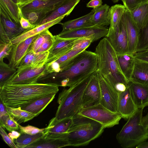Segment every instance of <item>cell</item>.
I'll return each instance as SVG.
<instances>
[{
  "mask_svg": "<svg viewBox=\"0 0 148 148\" xmlns=\"http://www.w3.org/2000/svg\"><path fill=\"white\" fill-rule=\"evenodd\" d=\"M98 69L97 55L86 50L78 54L62 71L46 75L37 82L69 87L97 72Z\"/></svg>",
  "mask_w": 148,
  "mask_h": 148,
  "instance_id": "6da1fadb",
  "label": "cell"
},
{
  "mask_svg": "<svg viewBox=\"0 0 148 148\" xmlns=\"http://www.w3.org/2000/svg\"><path fill=\"white\" fill-rule=\"evenodd\" d=\"M58 87L51 84L37 82L5 85L0 86V100L6 106L21 108L37 99L56 94Z\"/></svg>",
  "mask_w": 148,
  "mask_h": 148,
  "instance_id": "7a4b0ae2",
  "label": "cell"
},
{
  "mask_svg": "<svg viewBox=\"0 0 148 148\" xmlns=\"http://www.w3.org/2000/svg\"><path fill=\"white\" fill-rule=\"evenodd\" d=\"M95 52L98 57L97 72L118 94L125 91L129 81L123 73L117 55L106 37L99 41Z\"/></svg>",
  "mask_w": 148,
  "mask_h": 148,
  "instance_id": "3957f363",
  "label": "cell"
},
{
  "mask_svg": "<svg viewBox=\"0 0 148 148\" xmlns=\"http://www.w3.org/2000/svg\"><path fill=\"white\" fill-rule=\"evenodd\" d=\"M104 129L99 122L77 114L73 117L71 127L61 138L66 139L70 146H86L99 137Z\"/></svg>",
  "mask_w": 148,
  "mask_h": 148,
  "instance_id": "277c9868",
  "label": "cell"
},
{
  "mask_svg": "<svg viewBox=\"0 0 148 148\" xmlns=\"http://www.w3.org/2000/svg\"><path fill=\"white\" fill-rule=\"evenodd\" d=\"M95 73L80 80L68 89L64 88L59 93L57 100L58 106L54 117L56 119L60 120L73 117L78 113L82 109L84 91Z\"/></svg>",
  "mask_w": 148,
  "mask_h": 148,
  "instance_id": "5b68a950",
  "label": "cell"
},
{
  "mask_svg": "<svg viewBox=\"0 0 148 148\" xmlns=\"http://www.w3.org/2000/svg\"><path fill=\"white\" fill-rule=\"evenodd\" d=\"M143 110L138 109L129 117L117 134L116 139L122 147H136L148 139V129L142 123Z\"/></svg>",
  "mask_w": 148,
  "mask_h": 148,
  "instance_id": "8992f818",
  "label": "cell"
},
{
  "mask_svg": "<svg viewBox=\"0 0 148 148\" xmlns=\"http://www.w3.org/2000/svg\"><path fill=\"white\" fill-rule=\"evenodd\" d=\"M78 114L99 122L105 128L112 127L119 124L122 118L119 113L112 112L100 103L82 108Z\"/></svg>",
  "mask_w": 148,
  "mask_h": 148,
  "instance_id": "52a82bcc",
  "label": "cell"
},
{
  "mask_svg": "<svg viewBox=\"0 0 148 148\" xmlns=\"http://www.w3.org/2000/svg\"><path fill=\"white\" fill-rule=\"evenodd\" d=\"M48 74L47 66L18 67L16 71L1 86L7 84H22L37 82L41 77Z\"/></svg>",
  "mask_w": 148,
  "mask_h": 148,
  "instance_id": "ba28073f",
  "label": "cell"
},
{
  "mask_svg": "<svg viewBox=\"0 0 148 148\" xmlns=\"http://www.w3.org/2000/svg\"><path fill=\"white\" fill-rule=\"evenodd\" d=\"M117 55L128 53V40L124 14L120 23L114 29H108L106 36Z\"/></svg>",
  "mask_w": 148,
  "mask_h": 148,
  "instance_id": "9c48e42d",
  "label": "cell"
},
{
  "mask_svg": "<svg viewBox=\"0 0 148 148\" xmlns=\"http://www.w3.org/2000/svg\"><path fill=\"white\" fill-rule=\"evenodd\" d=\"M108 31L107 27L93 26L61 32L58 35L65 38L89 39L93 42L105 37Z\"/></svg>",
  "mask_w": 148,
  "mask_h": 148,
  "instance_id": "30bf717a",
  "label": "cell"
},
{
  "mask_svg": "<svg viewBox=\"0 0 148 148\" xmlns=\"http://www.w3.org/2000/svg\"><path fill=\"white\" fill-rule=\"evenodd\" d=\"M54 37L55 40L52 47L48 51L49 55L45 63V66L68 52L80 39L63 38L58 35H54Z\"/></svg>",
  "mask_w": 148,
  "mask_h": 148,
  "instance_id": "8fae6325",
  "label": "cell"
},
{
  "mask_svg": "<svg viewBox=\"0 0 148 148\" xmlns=\"http://www.w3.org/2000/svg\"><path fill=\"white\" fill-rule=\"evenodd\" d=\"M101 98L100 103L114 112H117L119 94L97 72Z\"/></svg>",
  "mask_w": 148,
  "mask_h": 148,
  "instance_id": "7c38bea8",
  "label": "cell"
},
{
  "mask_svg": "<svg viewBox=\"0 0 148 148\" xmlns=\"http://www.w3.org/2000/svg\"><path fill=\"white\" fill-rule=\"evenodd\" d=\"M97 72L92 75L84 91L82 99V109L100 103L101 92Z\"/></svg>",
  "mask_w": 148,
  "mask_h": 148,
  "instance_id": "4fadbf2b",
  "label": "cell"
},
{
  "mask_svg": "<svg viewBox=\"0 0 148 148\" xmlns=\"http://www.w3.org/2000/svg\"><path fill=\"white\" fill-rule=\"evenodd\" d=\"M124 16L128 40V53L134 54L136 53L140 30L133 20L129 11L126 9Z\"/></svg>",
  "mask_w": 148,
  "mask_h": 148,
  "instance_id": "5bb4252c",
  "label": "cell"
},
{
  "mask_svg": "<svg viewBox=\"0 0 148 148\" xmlns=\"http://www.w3.org/2000/svg\"><path fill=\"white\" fill-rule=\"evenodd\" d=\"M36 36L29 38L18 43L13 44L10 54L7 59L9 64L16 69L21 62L28 52Z\"/></svg>",
  "mask_w": 148,
  "mask_h": 148,
  "instance_id": "9a60e30c",
  "label": "cell"
},
{
  "mask_svg": "<svg viewBox=\"0 0 148 148\" xmlns=\"http://www.w3.org/2000/svg\"><path fill=\"white\" fill-rule=\"evenodd\" d=\"M72 123L73 117L57 120L54 117L50 121L42 133L45 137L61 138L67 133Z\"/></svg>",
  "mask_w": 148,
  "mask_h": 148,
  "instance_id": "2e32d148",
  "label": "cell"
},
{
  "mask_svg": "<svg viewBox=\"0 0 148 148\" xmlns=\"http://www.w3.org/2000/svg\"><path fill=\"white\" fill-rule=\"evenodd\" d=\"M138 109L132 99L128 85L125 91L119 93L117 112L122 118L128 119Z\"/></svg>",
  "mask_w": 148,
  "mask_h": 148,
  "instance_id": "e0dca14e",
  "label": "cell"
},
{
  "mask_svg": "<svg viewBox=\"0 0 148 148\" xmlns=\"http://www.w3.org/2000/svg\"><path fill=\"white\" fill-rule=\"evenodd\" d=\"M85 50L77 42L67 53L46 66L48 74L61 71L78 54Z\"/></svg>",
  "mask_w": 148,
  "mask_h": 148,
  "instance_id": "ac0fdd59",
  "label": "cell"
},
{
  "mask_svg": "<svg viewBox=\"0 0 148 148\" xmlns=\"http://www.w3.org/2000/svg\"><path fill=\"white\" fill-rule=\"evenodd\" d=\"M80 0H65L55 9L49 12L38 25L51 21L60 17L69 15Z\"/></svg>",
  "mask_w": 148,
  "mask_h": 148,
  "instance_id": "d6986e66",
  "label": "cell"
},
{
  "mask_svg": "<svg viewBox=\"0 0 148 148\" xmlns=\"http://www.w3.org/2000/svg\"><path fill=\"white\" fill-rule=\"evenodd\" d=\"M128 86L132 99L138 109L148 106V86L129 81Z\"/></svg>",
  "mask_w": 148,
  "mask_h": 148,
  "instance_id": "ffe728a7",
  "label": "cell"
},
{
  "mask_svg": "<svg viewBox=\"0 0 148 148\" xmlns=\"http://www.w3.org/2000/svg\"><path fill=\"white\" fill-rule=\"evenodd\" d=\"M65 0H34L29 3L19 6L22 12L41 10L52 11Z\"/></svg>",
  "mask_w": 148,
  "mask_h": 148,
  "instance_id": "44dd1931",
  "label": "cell"
},
{
  "mask_svg": "<svg viewBox=\"0 0 148 148\" xmlns=\"http://www.w3.org/2000/svg\"><path fill=\"white\" fill-rule=\"evenodd\" d=\"M64 17H60L50 22L38 25L30 29L25 30L12 40L13 44L18 43L30 37L36 36L43 31L49 29L52 26L60 23Z\"/></svg>",
  "mask_w": 148,
  "mask_h": 148,
  "instance_id": "7402d4cb",
  "label": "cell"
},
{
  "mask_svg": "<svg viewBox=\"0 0 148 148\" xmlns=\"http://www.w3.org/2000/svg\"><path fill=\"white\" fill-rule=\"evenodd\" d=\"M129 81L148 86V62L135 59L133 72Z\"/></svg>",
  "mask_w": 148,
  "mask_h": 148,
  "instance_id": "603a6c76",
  "label": "cell"
},
{
  "mask_svg": "<svg viewBox=\"0 0 148 148\" xmlns=\"http://www.w3.org/2000/svg\"><path fill=\"white\" fill-rule=\"evenodd\" d=\"M49 54V51L38 53L29 51L23 58L18 67L43 66L48 58Z\"/></svg>",
  "mask_w": 148,
  "mask_h": 148,
  "instance_id": "cb8c5ba5",
  "label": "cell"
},
{
  "mask_svg": "<svg viewBox=\"0 0 148 148\" xmlns=\"http://www.w3.org/2000/svg\"><path fill=\"white\" fill-rule=\"evenodd\" d=\"M95 9H93L89 13L79 18L69 20L63 23H60L62 26V32H65L84 27L93 26L92 16Z\"/></svg>",
  "mask_w": 148,
  "mask_h": 148,
  "instance_id": "d4e9b609",
  "label": "cell"
},
{
  "mask_svg": "<svg viewBox=\"0 0 148 148\" xmlns=\"http://www.w3.org/2000/svg\"><path fill=\"white\" fill-rule=\"evenodd\" d=\"M70 146L68 140L62 138L43 136L26 148H58Z\"/></svg>",
  "mask_w": 148,
  "mask_h": 148,
  "instance_id": "484cf974",
  "label": "cell"
},
{
  "mask_svg": "<svg viewBox=\"0 0 148 148\" xmlns=\"http://www.w3.org/2000/svg\"><path fill=\"white\" fill-rule=\"evenodd\" d=\"M0 23L2 25L7 35L11 41L25 31L20 23L1 14H0Z\"/></svg>",
  "mask_w": 148,
  "mask_h": 148,
  "instance_id": "4316f807",
  "label": "cell"
},
{
  "mask_svg": "<svg viewBox=\"0 0 148 148\" xmlns=\"http://www.w3.org/2000/svg\"><path fill=\"white\" fill-rule=\"evenodd\" d=\"M93 26L107 27L110 24V8L106 4L95 9L92 18Z\"/></svg>",
  "mask_w": 148,
  "mask_h": 148,
  "instance_id": "83f0119b",
  "label": "cell"
},
{
  "mask_svg": "<svg viewBox=\"0 0 148 148\" xmlns=\"http://www.w3.org/2000/svg\"><path fill=\"white\" fill-rule=\"evenodd\" d=\"M130 12L139 30L144 27L148 23V1L141 3Z\"/></svg>",
  "mask_w": 148,
  "mask_h": 148,
  "instance_id": "f1b7e54d",
  "label": "cell"
},
{
  "mask_svg": "<svg viewBox=\"0 0 148 148\" xmlns=\"http://www.w3.org/2000/svg\"><path fill=\"white\" fill-rule=\"evenodd\" d=\"M56 94H53L49 95L37 99L21 108L23 110L35 114L37 116L52 101Z\"/></svg>",
  "mask_w": 148,
  "mask_h": 148,
  "instance_id": "f546056e",
  "label": "cell"
},
{
  "mask_svg": "<svg viewBox=\"0 0 148 148\" xmlns=\"http://www.w3.org/2000/svg\"><path fill=\"white\" fill-rule=\"evenodd\" d=\"M117 56L121 70L126 78L129 81L135 64L136 58L134 54L127 53L117 55Z\"/></svg>",
  "mask_w": 148,
  "mask_h": 148,
  "instance_id": "4dcf8cb0",
  "label": "cell"
},
{
  "mask_svg": "<svg viewBox=\"0 0 148 148\" xmlns=\"http://www.w3.org/2000/svg\"><path fill=\"white\" fill-rule=\"evenodd\" d=\"M5 107L10 116L18 124L29 121L37 116L36 114L23 110L20 107Z\"/></svg>",
  "mask_w": 148,
  "mask_h": 148,
  "instance_id": "1f68e13d",
  "label": "cell"
},
{
  "mask_svg": "<svg viewBox=\"0 0 148 148\" xmlns=\"http://www.w3.org/2000/svg\"><path fill=\"white\" fill-rule=\"evenodd\" d=\"M126 8L124 5L116 4L110 8V24L109 28L114 29L119 25Z\"/></svg>",
  "mask_w": 148,
  "mask_h": 148,
  "instance_id": "d6a6232c",
  "label": "cell"
},
{
  "mask_svg": "<svg viewBox=\"0 0 148 148\" xmlns=\"http://www.w3.org/2000/svg\"><path fill=\"white\" fill-rule=\"evenodd\" d=\"M21 12L22 16L28 20L32 24L35 25H38L50 12L41 10Z\"/></svg>",
  "mask_w": 148,
  "mask_h": 148,
  "instance_id": "836d02e7",
  "label": "cell"
},
{
  "mask_svg": "<svg viewBox=\"0 0 148 148\" xmlns=\"http://www.w3.org/2000/svg\"><path fill=\"white\" fill-rule=\"evenodd\" d=\"M43 136L44 135L42 133H39L34 135L21 134L18 138L14 140V142L16 143L17 148H26Z\"/></svg>",
  "mask_w": 148,
  "mask_h": 148,
  "instance_id": "e575fe53",
  "label": "cell"
},
{
  "mask_svg": "<svg viewBox=\"0 0 148 148\" xmlns=\"http://www.w3.org/2000/svg\"><path fill=\"white\" fill-rule=\"evenodd\" d=\"M0 3L3 5L15 21L20 23L21 11L19 5L12 0H0Z\"/></svg>",
  "mask_w": 148,
  "mask_h": 148,
  "instance_id": "d590c367",
  "label": "cell"
},
{
  "mask_svg": "<svg viewBox=\"0 0 148 148\" xmlns=\"http://www.w3.org/2000/svg\"><path fill=\"white\" fill-rule=\"evenodd\" d=\"M53 36L49 29L46 30L37 35L32 42L29 51L36 52L42 45L48 39Z\"/></svg>",
  "mask_w": 148,
  "mask_h": 148,
  "instance_id": "8d00e7d4",
  "label": "cell"
},
{
  "mask_svg": "<svg viewBox=\"0 0 148 148\" xmlns=\"http://www.w3.org/2000/svg\"><path fill=\"white\" fill-rule=\"evenodd\" d=\"M16 69L12 67L3 61H0V86L16 71Z\"/></svg>",
  "mask_w": 148,
  "mask_h": 148,
  "instance_id": "74e56055",
  "label": "cell"
},
{
  "mask_svg": "<svg viewBox=\"0 0 148 148\" xmlns=\"http://www.w3.org/2000/svg\"><path fill=\"white\" fill-rule=\"evenodd\" d=\"M0 125L10 132L19 129L17 123L10 116L8 113L0 116Z\"/></svg>",
  "mask_w": 148,
  "mask_h": 148,
  "instance_id": "f35d334b",
  "label": "cell"
},
{
  "mask_svg": "<svg viewBox=\"0 0 148 148\" xmlns=\"http://www.w3.org/2000/svg\"><path fill=\"white\" fill-rule=\"evenodd\" d=\"M148 47V23L140 30V36L136 52L145 50Z\"/></svg>",
  "mask_w": 148,
  "mask_h": 148,
  "instance_id": "ab89813d",
  "label": "cell"
},
{
  "mask_svg": "<svg viewBox=\"0 0 148 148\" xmlns=\"http://www.w3.org/2000/svg\"><path fill=\"white\" fill-rule=\"evenodd\" d=\"M18 126L21 134L34 135L39 133H43L45 129V128L40 129L29 125L23 126L18 124Z\"/></svg>",
  "mask_w": 148,
  "mask_h": 148,
  "instance_id": "60d3db41",
  "label": "cell"
},
{
  "mask_svg": "<svg viewBox=\"0 0 148 148\" xmlns=\"http://www.w3.org/2000/svg\"><path fill=\"white\" fill-rule=\"evenodd\" d=\"M13 45L11 42L8 43L0 42V61H3L4 58H7L8 57Z\"/></svg>",
  "mask_w": 148,
  "mask_h": 148,
  "instance_id": "b9f144b4",
  "label": "cell"
},
{
  "mask_svg": "<svg viewBox=\"0 0 148 148\" xmlns=\"http://www.w3.org/2000/svg\"><path fill=\"white\" fill-rule=\"evenodd\" d=\"M126 9L132 11L141 3L148 1V0H122Z\"/></svg>",
  "mask_w": 148,
  "mask_h": 148,
  "instance_id": "7bdbcfd3",
  "label": "cell"
},
{
  "mask_svg": "<svg viewBox=\"0 0 148 148\" xmlns=\"http://www.w3.org/2000/svg\"><path fill=\"white\" fill-rule=\"evenodd\" d=\"M0 133L5 143L10 147L17 148L15 143L8 136L4 130V128L0 125Z\"/></svg>",
  "mask_w": 148,
  "mask_h": 148,
  "instance_id": "ee69618b",
  "label": "cell"
},
{
  "mask_svg": "<svg viewBox=\"0 0 148 148\" xmlns=\"http://www.w3.org/2000/svg\"><path fill=\"white\" fill-rule=\"evenodd\" d=\"M55 40L54 36L44 42L36 53L48 51L53 45Z\"/></svg>",
  "mask_w": 148,
  "mask_h": 148,
  "instance_id": "f6af8a7d",
  "label": "cell"
},
{
  "mask_svg": "<svg viewBox=\"0 0 148 148\" xmlns=\"http://www.w3.org/2000/svg\"><path fill=\"white\" fill-rule=\"evenodd\" d=\"M20 23L22 28L25 31L32 29L36 26L32 24L28 20L24 18L22 16L21 12Z\"/></svg>",
  "mask_w": 148,
  "mask_h": 148,
  "instance_id": "bcb514c9",
  "label": "cell"
},
{
  "mask_svg": "<svg viewBox=\"0 0 148 148\" xmlns=\"http://www.w3.org/2000/svg\"><path fill=\"white\" fill-rule=\"evenodd\" d=\"M134 56L138 60L148 62V51L146 50L136 52Z\"/></svg>",
  "mask_w": 148,
  "mask_h": 148,
  "instance_id": "7dc6e473",
  "label": "cell"
},
{
  "mask_svg": "<svg viewBox=\"0 0 148 148\" xmlns=\"http://www.w3.org/2000/svg\"><path fill=\"white\" fill-rule=\"evenodd\" d=\"M102 0H90L86 4L88 8H91L96 9L102 5Z\"/></svg>",
  "mask_w": 148,
  "mask_h": 148,
  "instance_id": "c3c4849f",
  "label": "cell"
},
{
  "mask_svg": "<svg viewBox=\"0 0 148 148\" xmlns=\"http://www.w3.org/2000/svg\"><path fill=\"white\" fill-rule=\"evenodd\" d=\"M10 137L13 140L17 139L21 135V133H19L16 130H12L11 133L8 134Z\"/></svg>",
  "mask_w": 148,
  "mask_h": 148,
  "instance_id": "681fc988",
  "label": "cell"
},
{
  "mask_svg": "<svg viewBox=\"0 0 148 148\" xmlns=\"http://www.w3.org/2000/svg\"><path fill=\"white\" fill-rule=\"evenodd\" d=\"M142 123L145 127L148 129V112L145 116L143 117Z\"/></svg>",
  "mask_w": 148,
  "mask_h": 148,
  "instance_id": "f907efd6",
  "label": "cell"
},
{
  "mask_svg": "<svg viewBox=\"0 0 148 148\" xmlns=\"http://www.w3.org/2000/svg\"><path fill=\"white\" fill-rule=\"evenodd\" d=\"M34 0H19L18 5L21 6L30 3Z\"/></svg>",
  "mask_w": 148,
  "mask_h": 148,
  "instance_id": "816d5d0a",
  "label": "cell"
},
{
  "mask_svg": "<svg viewBox=\"0 0 148 148\" xmlns=\"http://www.w3.org/2000/svg\"><path fill=\"white\" fill-rule=\"evenodd\" d=\"M137 148H148V141H145L140 144L137 147Z\"/></svg>",
  "mask_w": 148,
  "mask_h": 148,
  "instance_id": "f5cc1de1",
  "label": "cell"
},
{
  "mask_svg": "<svg viewBox=\"0 0 148 148\" xmlns=\"http://www.w3.org/2000/svg\"><path fill=\"white\" fill-rule=\"evenodd\" d=\"M15 3L18 4V1L19 0H12Z\"/></svg>",
  "mask_w": 148,
  "mask_h": 148,
  "instance_id": "db71d44e",
  "label": "cell"
},
{
  "mask_svg": "<svg viewBox=\"0 0 148 148\" xmlns=\"http://www.w3.org/2000/svg\"><path fill=\"white\" fill-rule=\"evenodd\" d=\"M114 3H116L118 1H119L120 0H111Z\"/></svg>",
  "mask_w": 148,
  "mask_h": 148,
  "instance_id": "11a10c76",
  "label": "cell"
},
{
  "mask_svg": "<svg viewBox=\"0 0 148 148\" xmlns=\"http://www.w3.org/2000/svg\"><path fill=\"white\" fill-rule=\"evenodd\" d=\"M145 50H146V51H148V47L147 48V49Z\"/></svg>",
  "mask_w": 148,
  "mask_h": 148,
  "instance_id": "9f6ffc18",
  "label": "cell"
}]
</instances>
